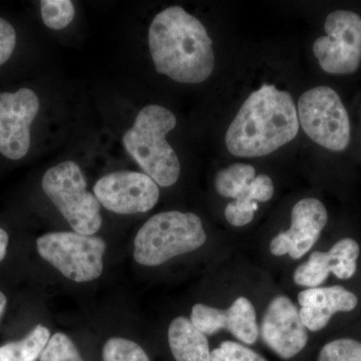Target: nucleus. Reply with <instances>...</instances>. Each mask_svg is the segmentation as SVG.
Instances as JSON below:
<instances>
[{
  "instance_id": "obj_7",
  "label": "nucleus",
  "mask_w": 361,
  "mask_h": 361,
  "mask_svg": "<svg viewBox=\"0 0 361 361\" xmlns=\"http://www.w3.org/2000/svg\"><path fill=\"white\" fill-rule=\"evenodd\" d=\"M299 125L323 148L341 152L350 141L348 111L336 90L320 85L304 92L298 101Z\"/></svg>"
},
{
  "instance_id": "obj_28",
  "label": "nucleus",
  "mask_w": 361,
  "mask_h": 361,
  "mask_svg": "<svg viewBox=\"0 0 361 361\" xmlns=\"http://www.w3.org/2000/svg\"><path fill=\"white\" fill-rule=\"evenodd\" d=\"M7 245H8V235L4 229L0 228V261L6 257Z\"/></svg>"
},
{
  "instance_id": "obj_27",
  "label": "nucleus",
  "mask_w": 361,
  "mask_h": 361,
  "mask_svg": "<svg viewBox=\"0 0 361 361\" xmlns=\"http://www.w3.org/2000/svg\"><path fill=\"white\" fill-rule=\"evenodd\" d=\"M16 32L8 21L0 18V66L11 58L16 49Z\"/></svg>"
},
{
  "instance_id": "obj_16",
  "label": "nucleus",
  "mask_w": 361,
  "mask_h": 361,
  "mask_svg": "<svg viewBox=\"0 0 361 361\" xmlns=\"http://www.w3.org/2000/svg\"><path fill=\"white\" fill-rule=\"evenodd\" d=\"M225 329L231 332L238 341L253 344L257 341L259 329L255 308L245 297H239L225 310Z\"/></svg>"
},
{
  "instance_id": "obj_20",
  "label": "nucleus",
  "mask_w": 361,
  "mask_h": 361,
  "mask_svg": "<svg viewBox=\"0 0 361 361\" xmlns=\"http://www.w3.org/2000/svg\"><path fill=\"white\" fill-rule=\"evenodd\" d=\"M329 273L331 271L327 252H313L307 262L299 266L294 272V282L300 286L316 288L327 279Z\"/></svg>"
},
{
  "instance_id": "obj_21",
  "label": "nucleus",
  "mask_w": 361,
  "mask_h": 361,
  "mask_svg": "<svg viewBox=\"0 0 361 361\" xmlns=\"http://www.w3.org/2000/svg\"><path fill=\"white\" fill-rule=\"evenodd\" d=\"M40 13L44 25L51 30L66 27L75 18V6L71 0H42Z\"/></svg>"
},
{
  "instance_id": "obj_19",
  "label": "nucleus",
  "mask_w": 361,
  "mask_h": 361,
  "mask_svg": "<svg viewBox=\"0 0 361 361\" xmlns=\"http://www.w3.org/2000/svg\"><path fill=\"white\" fill-rule=\"evenodd\" d=\"M330 269L339 279H349L355 275L360 246L355 240L342 239L329 252Z\"/></svg>"
},
{
  "instance_id": "obj_22",
  "label": "nucleus",
  "mask_w": 361,
  "mask_h": 361,
  "mask_svg": "<svg viewBox=\"0 0 361 361\" xmlns=\"http://www.w3.org/2000/svg\"><path fill=\"white\" fill-rule=\"evenodd\" d=\"M103 361H149L144 349L129 339L113 337L104 344Z\"/></svg>"
},
{
  "instance_id": "obj_11",
  "label": "nucleus",
  "mask_w": 361,
  "mask_h": 361,
  "mask_svg": "<svg viewBox=\"0 0 361 361\" xmlns=\"http://www.w3.org/2000/svg\"><path fill=\"white\" fill-rule=\"evenodd\" d=\"M261 336L266 345L284 360L298 355L308 341V334L296 306L286 296L271 301L263 317Z\"/></svg>"
},
{
  "instance_id": "obj_17",
  "label": "nucleus",
  "mask_w": 361,
  "mask_h": 361,
  "mask_svg": "<svg viewBox=\"0 0 361 361\" xmlns=\"http://www.w3.org/2000/svg\"><path fill=\"white\" fill-rule=\"evenodd\" d=\"M51 338L47 327L37 325L23 341L0 346V361H35Z\"/></svg>"
},
{
  "instance_id": "obj_1",
  "label": "nucleus",
  "mask_w": 361,
  "mask_h": 361,
  "mask_svg": "<svg viewBox=\"0 0 361 361\" xmlns=\"http://www.w3.org/2000/svg\"><path fill=\"white\" fill-rule=\"evenodd\" d=\"M157 71L182 84H200L215 66L213 42L205 26L180 6L157 14L149 30Z\"/></svg>"
},
{
  "instance_id": "obj_14",
  "label": "nucleus",
  "mask_w": 361,
  "mask_h": 361,
  "mask_svg": "<svg viewBox=\"0 0 361 361\" xmlns=\"http://www.w3.org/2000/svg\"><path fill=\"white\" fill-rule=\"evenodd\" d=\"M168 339L176 361H211L208 339L188 318L173 320L169 326Z\"/></svg>"
},
{
  "instance_id": "obj_9",
  "label": "nucleus",
  "mask_w": 361,
  "mask_h": 361,
  "mask_svg": "<svg viewBox=\"0 0 361 361\" xmlns=\"http://www.w3.org/2000/svg\"><path fill=\"white\" fill-rule=\"evenodd\" d=\"M94 196L106 210L123 215L146 213L160 198L155 180L144 173H111L101 178L94 187Z\"/></svg>"
},
{
  "instance_id": "obj_6",
  "label": "nucleus",
  "mask_w": 361,
  "mask_h": 361,
  "mask_svg": "<svg viewBox=\"0 0 361 361\" xmlns=\"http://www.w3.org/2000/svg\"><path fill=\"white\" fill-rule=\"evenodd\" d=\"M37 246L45 261L73 281H92L103 273L106 244L101 237L52 232L37 238Z\"/></svg>"
},
{
  "instance_id": "obj_5",
  "label": "nucleus",
  "mask_w": 361,
  "mask_h": 361,
  "mask_svg": "<svg viewBox=\"0 0 361 361\" xmlns=\"http://www.w3.org/2000/svg\"><path fill=\"white\" fill-rule=\"evenodd\" d=\"M42 189L75 232L94 235L102 227L101 204L87 190L82 170L66 161L47 170Z\"/></svg>"
},
{
  "instance_id": "obj_26",
  "label": "nucleus",
  "mask_w": 361,
  "mask_h": 361,
  "mask_svg": "<svg viewBox=\"0 0 361 361\" xmlns=\"http://www.w3.org/2000/svg\"><path fill=\"white\" fill-rule=\"evenodd\" d=\"M211 361H267L255 351L234 341H224L211 353Z\"/></svg>"
},
{
  "instance_id": "obj_2",
  "label": "nucleus",
  "mask_w": 361,
  "mask_h": 361,
  "mask_svg": "<svg viewBox=\"0 0 361 361\" xmlns=\"http://www.w3.org/2000/svg\"><path fill=\"white\" fill-rule=\"evenodd\" d=\"M299 126L290 94L263 85L240 108L226 133V147L232 155L244 158L269 155L291 142Z\"/></svg>"
},
{
  "instance_id": "obj_13",
  "label": "nucleus",
  "mask_w": 361,
  "mask_h": 361,
  "mask_svg": "<svg viewBox=\"0 0 361 361\" xmlns=\"http://www.w3.org/2000/svg\"><path fill=\"white\" fill-rule=\"evenodd\" d=\"M329 221L324 205L315 198L302 199L292 209L291 228L283 231L290 245L289 255L300 259L312 248Z\"/></svg>"
},
{
  "instance_id": "obj_15",
  "label": "nucleus",
  "mask_w": 361,
  "mask_h": 361,
  "mask_svg": "<svg viewBox=\"0 0 361 361\" xmlns=\"http://www.w3.org/2000/svg\"><path fill=\"white\" fill-rule=\"evenodd\" d=\"M274 194V185L267 175H258L253 182L226 207L225 217L228 222L236 227L249 224L258 210L257 201H269Z\"/></svg>"
},
{
  "instance_id": "obj_23",
  "label": "nucleus",
  "mask_w": 361,
  "mask_h": 361,
  "mask_svg": "<svg viewBox=\"0 0 361 361\" xmlns=\"http://www.w3.org/2000/svg\"><path fill=\"white\" fill-rule=\"evenodd\" d=\"M192 324L205 336H213L221 329H225V310L210 307L205 304H196L192 308Z\"/></svg>"
},
{
  "instance_id": "obj_25",
  "label": "nucleus",
  "mask_w": 361,
  "mask_h": 361,
  "mask_svg": "<svg viewBox=\"0 0 361 361\" xmlns=\"http://www.w3.org/2000/svg\"><path fill=\"white\" fill-rule=\"evenodd\" d=\"M318 361H361V342L350 338L329 342L320 350Z\"/></svg>"
},
{
  "instance_id": "obj_18",
  "label": "nucleus",
  "mask_w": 361,
  "mask_h": 361,
  "mask_svg": "<svg viewBox=\"0 0 361 361\" xmlns=\"http://www.w3.org/2000/svg\"><path fill=\"white\" fill-rule=\"evenodd\" d=\"M255 178L256 171L252 166L235 164L216 175V190L221 196L236 199Z\"/></svg>"
},
{
  "instance_id": "obj_29",
  "label": "nucleus",
  "mask_w": 361,
  "mask_h": 361,
  "mask_svg": "<svg viewBox=\"0 0 361 361\" xmlns=\"http://www.w3.org/2000/svg\"><path fill=\"white\" fill-rule=\"evenodd\" d=\"M7 304L6 297L0 291V318L4 315V310H6Z\"/></svg>"
},
{
  "instance_id": "obj_3",
  "label": "nucleus",
  "mask_w": 361,
  "mask_h": 361,
  "mask_svg": "<svg viewBox=\"0 0 361 361\" xmlns=\"http://www.w3.org/2000/svg\"><path fill=\"white\" fill-rule=\"evenodd\" d=\"M176 125L177 120L172 111L151 104L140 111L132 129L123 137L128 153L161 187L173 186L180 177L179 159L166 140Z\"/></svg>"
},
{
  "instance_id": "obj_10",
  "label": "nucleus",
  "mask_w": 361,
  "mask_h": 361,
  "mask_svg": "<svg viewBox=\"0 0 361 361\" xmlns=\"http://www.w3.org/2000/svg\"><path fill=\"white\" fill-rule=\"evenodd\" d=\"M39 111V99L33 90L20 89L0 94V153L20 160L30 147V126Z\"/></svg>"
},
{
  "instance_id": "obj_4",
  "label": "nucleus",
  "mask_w": 361,
  "mask_h": 361,
  "mask_svg": "<svg viewBox=\"0 0 361 361\" xmlns=\"http://www.w3.org/2000/svg\"><path fill=\"white\" fill-rule=\"evenodd\" d=\"M202 221L193 213L170 211L154 215L137 232L134 258L139 264L158 266L204 245Z\"/></svg>"
},
{
  "instance_id": "obj_12",
  "label": "nucleus",
  "mask_w": 361,
  "mask_h": 361,
  "mask_svg": "<svg viewBox=\"0 0 361 361\" xmlns=\"http://www.w3.org/2000/svg\"><path fill=\"white\" fill-rule=\"evenodd\" d=\"M298 302L299 316L305 329L319 331L329 324L332 315L355 310L357 297L341 286L316 287L301 291Z\"/></svg>"
},
{
  "instance_id": "obj_8",
  "label": "nucleus",
  "mask_w": 361,
  "mask_h": 361,
  "mask_svg": "<svg viewBox=\"0 0 361 361\" xmlns=\"http://www.w3.org/2000/svg\"><path fill=\"white\" fill-rule=\"evenodd\" d=\"M326 37L313 44V54L323 71L331 75L355 73L361 63V18L357 13L337 11L324 23Z\"/></svg>"
},
{
  "instance_id": "obj_24",
  "label": "nucleus",
  "mask_w": 361,
  "mask_h": 361,
  "mask_svg": "<svg viewBox=\"0 0 361 361\" xmlns=\"http://www.w3.org/2000/svg\"><path fill=\"white\" fill-rule=\"evenodd\" d=\"M40 361H84L78 348L66 334H54L40 355Z\"/></svg>"
}]
</instances>
